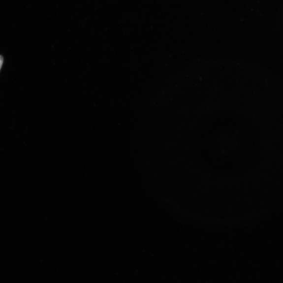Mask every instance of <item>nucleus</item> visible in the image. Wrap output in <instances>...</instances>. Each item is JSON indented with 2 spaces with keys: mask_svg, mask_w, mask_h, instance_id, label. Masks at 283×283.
I'll use <instances>...</instances> for the list:
<instances>
[{
  "mask_svg": "<svg viewBox=\"0 0 283 283\" xmlns=\"http://www.w3.org/2000/svg\"><path fill=\"white\" fill-rule=\"evenodd\" d=\"M3 63V58L2 56H0V69H1Z\"/></svg>",
  "mask_w": 283,
  "mask_h": 283,
  "instance_id": "f257e3e1",
  "label": "nucleus"
}]
</instances>
